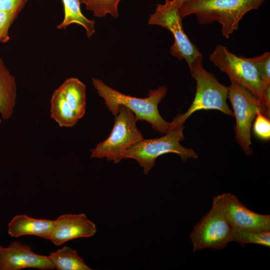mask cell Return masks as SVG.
Segmentation results:
<instances>
[{"label":"cell","mask_w":270,"mask_h":270,"mask_svg":"<svg viewBox=\"0 0 270 270\" xmlns=\"http://www.w3.org/2000/svg\"><path fill=\"white\" fill-rule=\"evenodd\" d=\"M92 84L114 116L118 114L119 106H124L134 114L138 120L147 122L155 130L163 134L172 130L171 122L165 120L158 110V105L167 92L166 88L160 86L156 90H150L147 97L139 98L122 94L100 79L92 78Z\"/></svg>","instance_id":"cell-1"},{"label":"cell","mask_w":270,"mask_h":270,"mask_svg":"<svg viewBox=\"0 0 270 270\" xmlns=\"http://www.w3.org/2000/svg\"><path fill=\"white\" fill-rule=\"evenodd\" d=\"M266 0H192L180 8L182 18L194 14L200 24L216 22L222 35L228 38L237 30L240 20L248 12L258 8Z\"/></svg>","instance_id":"cell-2"},{"label":"cell","mask_w":270,"mask_h":270,"mask_svg":"<svg viewBox=\"0 0 270 270\" xmlns=\"http://www.w3.org/2000/svg\"><path fill=\"white\" fill-rule=\"evenodd\" d=\"M203 56H198L188 66L192 77L196 82V92L188 109L177 115L171 122L172 130L184 125L190 116L200 110H215L227 116H234L227 104L228 86L220 83L216 76L205 70Z\"/></svg>","instance_id":"cell-3"},{"label":"cell","mask_w":270,"mask_h":270,"mask_svg":"<svg viewBox=\"0 0 270 270\" xmlns=\"http://www.w3.org/2000/svg\"><path fill=\"white\" fill-rule=\"evenodd\" d=\"M184 125L172 130L164 136L156 138L142 139L127 148L123 154V158L135 160L148 174L156 166V158L167 153L178 154L186 162L189 158H197L198 154L191 148L182 146L180 142L184 139Z\"/></svg>","instance_id":"cell-4"},{"label":"cell","mask_w":270,"mask_h":270,"mask_svg":"<svg viewBox=\"0 0 270 270\" xmlns=\"http://www.w3.org/2000/svg\"><path fill=\"white\" fill-rule=\"evenodd\" d=\"M114 116L110 136L90 150L91 158H106L108 161L118 163L123 158V154L127 148L144 139L136 126L138 120L131 110L120 105L118 114Z\"/></svg>","instance_id":"cell-5"},{"label":"cell","mask_w":270,"mask_h":270,"mask_svg":"<svg viewBox=\"0 0 270 270\" xmlns=\"http://www.w3.org/2000/svg\"><path fill=\"white\" fill-rule=\"evenodd\" d=\"M230 80L228 99L231 103L234 116L236 118V140L244 154L246 156H250L252 153L251 148L252 122L258 112H262L268 117L270 112L258 98L234 80Z\"/></svg>","instance_id":"cell-6"},{"label":"cell","mask_w":270,"mask_h":270,"mask_svg":"<svg viewBox=\"0 0 270 270\" xmlns=\"http://www.w3.org/2000/svg\"><path fill=\"white\" fill-rule=\"evenodd\" d=\"M232 232V227L224 210L222 194L215 196L211 208L190 234L193 251L224 248L231 242Z\"/></svg>","instance_id":"cell-7"},{"label":"cell","mask_w":270,"mask_h":270,"mask_svg":"<svg viewBox=\"0 0 270 270\" xmlns=\"http://www.w3.org/2000/svg\"><path fill=\"white\" fill-rule=\"evenodd\" d=\"M51 117L60 127H72L85 114L86 86L78 78L66 79L52 94Z\"/></svg>","instance_id":"cell-8"},{"label":"cell","mask_w":270,"mask_h":270,"mask_svg":"<svg viewBox=\"0 0 270 270\" xmlns=\"http://www.w3.org/2000/svg\"><path fill=\"white\" fill-rule=\"evenodd\" d=\"M210 60L230 79L248 90L265 106L264 94L268 86H265L256 68L248 58L234 54L222 45H217L210 55Z\"/></svg>","instance_id":"cell-9"},{"label":"cell","mask_w":270,"mask_h":270,"mask_svg":"<svg viewBox=\"0 0 270 270\" xmlns=\"http://www.w3.org/2000/svg\"><path fill=\"white\" fill-rule=\"evenodd\" d=\"M180 8L173 0H164L158 4L154 12L150 14L148 23L163 27L172 34L174 42L170 53L179 60L184 59L188 66L198 56H202L185 33Z\"/></svg>","instance_id":"cell-10"},{"label":"cell","mask_w":270,"mask_h":270,"mask_svg":"<svg viewBox=\"0 0 270 270\" xmlns=\"http://www.w3.org/2000/svg\"><path fill=\"white\" fill-rule=\"evenodd\" d=\"M27 268L50 270L54 266L48 256L35 254L26 244L14 241L6 248L0 245V270Z\"/></svg>","instance_id":"cell-11"},{"label":"cell","mask_w":270,"mask_h":270,"mask_svg":"<svg viewBox=\"0 0 270 270\" xmlns=\"http://www.w3.org/2000/svg\"><path fill=\"white\" fill-rule=\"evenodd\" d=\"M226 216L232 229L270 230V216L252 211L230 192L222 194Z\"/></svg>","instance_id":"cell-12"},{"label":"cell","mask_w":270,"mask_h":270,"mask_svg":"<svg viewBox=\"0 0 270 270\" xmlns=\"http://www.w3.org/2000/svg\"><path fill=\"white\" fill-rule=\"evenodd\" d=\"M96 232V224L84 214H64L54 220L50 240L60 246L74 239L92 237Z\"/></svg>","instance_id":"cell-13"},{"label":"cell","mask_w":270,"mask_h":270,"mask_svg":"<svg viewBox=\"0 0 270 270\" xmlns=\"http://www.w3.org/2000/svg\"><path fill=\"white\" fill-rule=\"evenodd\" d=\"M54 220L32 218L26 215L14 216L8 224V234L12 237L35 236L49 240Z\"/></svg>","instance_id":"cell-14"},{"label":"cell","mask_w":270,"mask_h":270,"mask_svg":"<svg viewBox=\"0 0 270 270\" xmlns=\"http://www.w3.org/2000/svg\"><path fill=\"white\" fill-rule=\"evenodd\" d=\"M16 90L15 78L0 58V114L4 120H8L12 116Z\"/></svg>","instance_id":"cell-15"},{"label":"cell","mask_w":270,"mask_h":270,"mask_svg":"<svg viewBox=\"0 0 270 270\" xmlns=\"http://www.w3.org/2000/svg\"><path fill=\"white\" fill-rule=\"evenodd\" d=\"M62 0L64 8V18L57 28L65 29L70 24H76L84 27L87 36L90 38L95 32V22L83 14L80 9V0Z\"/></svg>","instance_id":"cell-16"},{"label":"cell","mask_w":270,"mask_h":270,"mask_svg":"<svg viewBox=\"0 0 270 270\" xmlns=\"http://www.w3.org/2000/svg\"><path fill=\"white\" fill-rule=\"evenodd\" d=\"M58 270H92L74 249L64 246L48 256Z\"/></svg>","instance_id":"cell-17"},{"label":"cell","mask_w":270,"mask_h":270,"mask_svg":"<svg viewBox=\"0 0 270 270\" xmlns=\"http://www.w3.org/2000/svg\"><path fill=\"white\" fill-rule=\"evenodd\" d=\"M231 242H236L241 244H252L270 248V230H240L232 228Z\"/></svg>","instance_id":"cell-18"},{"label":"cell","mask_w":270,"mask_h":270,"mask_svg":"<svg viewBox=\"0 0 270 270\" xmlns=\"http://www.w3.org/2000/svg\"><path fill=\"white\" fill-rule=\"evenodd\" d=\"M121 0H80L86 8L93 12L94 16L105 17L107 14L117 18L118 16V6Z\"/></svg>","instance_id":"cell-19"},{"label":"cell","mask_w":270,"mask_h":270,"mask_svg":"<svg viewBox=\"0 0 270 270\" xmlns=\"http://www.w3.org/2000/svg\"><path fill=\"white\" fill-rule=\"evenodd\" d=\"M256 68L258 75L266 86H270V53L265 52L261 55L248 58Z\"/></svg>","instance_id":"cell-20"},{"label":"cell","mask_w":270,"mask_h":270,"mask_svg":"<svg viewBox=\"0 0 270 270\" xmlns=\"http://www.w3.org/2000/svg\"><path fill=\"white\" fill-rule=\"evenodd\" d=\"M253 131L260 139L268 140L270 138V120L262 112H258L254 119Z\"/></svg>","instance_id":"cell-21"},{"label":"cell","mask_w":270,"mask_h":270,"mask_svg":"<svg viewBox=\"0 0 270 270\" xmlns=\"http://www.w3.org/2000/svg\"><path fill=\"white\" fill-rule=\"evenodd\" d=\"M17 17L10 12L0 10V42L6 43L10 40L8 32Z\"/></svg>","instance_id":"cell-22"},{"label":"cell","mask_w":270,"mask_h":270,"mask_svg":"<svg viewBox=\"0 0 270 270\" xmlns=\"http://www.w3.org/2000/svg\"><path fill=\"white\" fill-rule=\"evenodd\" d=\"M28 0H0V10L10 12L17 16Z\"/></svg>","instance_id":"cell-23"},{"label":"cell","mask_w":270,"mask_h":270,"mask_svg":"<svg viewBox=\"0 0 270 270\" xmlns=\"http://www.w3.org/2000/svg\"><path fill=\"white\" fill-rule=\"evenodd\" d=\"M173 0L180 8L184 4L192 0Z\"/></svg>","instance_id":"cell-24"},{"label":"cell","mask_w":270,"mask_h":270,"mask_svg":"<svg viewBox=\"0 0 270 270\" xmlns=\"http://www.w3.org/2000/svg\"><path fill=\"white\" fill-rule=\"evenodd\" d=\"M0 122H1V120H0Z\"/></svg>","instance_id":"cell-25"}]
</instances>
